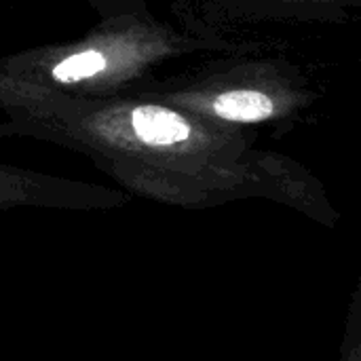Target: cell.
<instances>
[{"label": "cell", "mask_w": 361, "mask_h": 361, "mask_svg": "<svg viewBox=\"0 0 361 361\" xmlns=\"http://www.w3.org/2000/svg\"><path fill=\"white\" fill-rule=\"evenodd\" d=\"M110 66V55L102 49H85L80 53H72L63 57L59 63L53 66V78L63 85L89 80L102 72H106Z\"/></svg>", "instance_id": "3957f363"}, {"label": "cell", "mask_w": 361, "mask_h": 361, "mask_svg": "<svg viewBox=\"0 0 361 361\" xmlns=\"http://www.w3.org/2000/svg\"><path fill=\"white\" fill-rule=\"evenodd\" d=\"M207 108L222 121L235 123H260L275 114L277 106L271 95L254 89H235L216 95Z\"/></svg>", "instance_id": "7a4b0ae2"}, {"label": "cell", "mask_w": 361, "mask_h": 361, "mask_svg": "<svg viewBox=\"0 0 361 361\" xmlns=\"http://www.w3.org/2000/svg\"><path fill=\"white\" fill-rule=\"evenodd\" d=\"M361 361V283L353 292L349 317H347V334L343 341V360Z\"/></svg>", "instance_id": "277c9868"}, {"label": "cell", "mask_w": 361, "mask_h": 361, "mask_svg": "<svg viewBox=\"0 0 361 361\" xmlns=\"http://www.w3.org/2000/svg\"><path fill=\"white\" fill-rule=\"evenodd\" d=\"M131 135L148 148H176L195 135V127L167 108L140 106L129 114Z\"/></svg>", "instance_id": "6da1fadb"}]
</instances>
